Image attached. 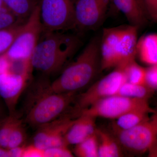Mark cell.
Masks as SVG:
<instances>
[{"mask_svg": "<svg viewBox=\"0 0 157 157\" xmlns=\"http://www.w3.org/2000/svg\"><path fill=\"white\" fill-rule=\"evenodd\" d=\"M100 37L91 39L77 58L44 90L48 93H76L94 80L101 69Z\"/></svg>", "mask_w": 157, "mask_h": 157, "instance_id": "obj_1", "label": "cell"}, {"mask_svg": "<svg viewBox=\"0 0 157 157\" xmlns=\"http://www.w3.org/2000/svg\"><path fill=\"white\" fill-rule=\"evenodd\" d=\"M31 58L33 69L45 75L63 70L80 46L77 36L63 32L42 33Z\"/></svg>", "mask_w": 157, "mask_h": 157, "instance_id": "obj_2", "label": "cell"}, {"mask_svg": "<svg viewBox=\"0 0 157 157\" xmlns=\"http://www.w3.org/2000/svg\"><path fill=\"white\" fill-rule=\"evenodd\" d=\"M123 150L135 154L147 152L157 157V110L136 127L129 130H113Z\"/></svg>", "mask_w": 157, "mask_h": 157, "instance_id": "obj_3", "label": "cell"}, {"mask_svg": "<svg viewBox=\"0 0 157 157\" xmlns=\"http://www.w3.org/2000/svg\"><path fill=\"white\" fill-rule=\"evenodd\" d=\"M76 94L43 91L27 113L26 122L38 128L56 119L63 115L75 100Z\"/></svg>", "mask_w": 157, "mask_h": 157, "instance_id": "obj_4", "label": "cell"}, {"mask_svg": "<svg viewBox=\"0 0 157 157\" xmlns=\"http://www.w3.org/2000/svg\"><path fill=\"white\" fill-rule=\"evenodd\" d=\"M42 33L76 29L74 0H40Z\"/></svg>", "mask_w": 157, "mask_h": 157, "instance_id": "obj_5", "label": "cell"}, {"mask_svg": "<svg viewBox=\"0 0 157 157\" xmlns=\"http://www.w3.org/2000/svg\"><path fill=\"white\" fill-rule=\"evenodd\" d=\"M42 33L38 5L23 24L11 47L5 53L12 60L31 61V57Z\"/></svg>", "mask_w": 157, "mask_h": 157, "instance_id": "obj_6", "label": "cell"}, {"mask_svg": "<svg viewBox=\"0 0 157 157\" xmlns=\"http://www.w3.org/2000/svg\"><path fill=\"white\" fill-rule=\"evenodd\" d=\"M139 110H146L152 113L156 111L150 107L148 99L129 98L116 94L96 102L81 111L78 117L85 115L96 118L102 117L115 120L127 113Z\"/></svg>", "mask_w": 157, "mask_h": 157, "instance_id": "obj_7", "label": "cell"}, {"mask_svg": "<svg viewBox=\"0 0 157 157\" xmlns=\"http://www.w3.org/2000/svg\"><path fill=\"white\" fill-rule=\"evenodd\" d=\"M126 82V78L123 69L115 68L78 96L73 114L78 116L81 111L96 102L117 94L121 86Z\"/></svg>", "mask_w": 157, "mask_h": 157, "instance_id": "obj_8", "label": "cell"}, {"mask_svg": "<svg viewBox=\"0 0 157 157\" xmlns=\"http://www.w3.org/2000/svg\"><path fill=\"white\" fill-rule=\"evenodd\" d=\"M11 61L9 70L0 73V97L5 101L9 114L15 113L17 102L32 72V70L22 69Z\"/></svg>", "mask_w": 157, "mask_h": 157, "instance_id": "obj_9", "label": "cell"}, {"mask_svg": "<svg viewBox=\"0 0 157 157\" xmlns=\"http://www.w3.org/2000/svg\"><path fill=\"white\" fill-rule=\"evenodd\" d=\"M76 29L98 28L104 21L111 0H74Z\"/></svg>", "mask_w": 157, "mask_h": 157, "instance_id": "obj_10", "label": "cell"}, {"mask_svg": "<svg viewBox=\"0 0 157 157\" xmlns=\"http://www.w3.org/2000/svg\"><path fill=\"white\" fill-rule=\"evenodd\" d=\"M75 120L72 116H62L55 120L40 126L34 135L33 144L42 149L65 145V135Z\"/></svg>", "mask_w": 157, "mask_h": 157, "instance_id": "obj_11", "label": "cell"}, {"mask_svg": "<svg viewBox=\"0 0 157 157\" xmlns=\"http://www.w3.org/2000/svg\"><path fill=\"white\" fill-rule=\"evenodd\" d=\"M123 26L104 28L100 40L101 70L117 67V51Z\"/></svg>", "mask_w": 157, "mask_h": 157, "instance_id": "obj_12", "label": "cell"}, {"mask_svg": "<svg viewBox=\"0 0 157 157\" xmlns=\"http://www.w3.org/2000/svg\"><path fill=\"white\" fill-rule=\"evenodd\" d=\"M135 26H123L118 46L117 67L123 69L135 61L137 55V30Z\"/></svg>", "mask_w": 157, "mask_h": 157, "instance_id": "obj_13", "label": "cell"}, {"mask_svg": "<svg viewBox=\"0 0 157 157\" xmlns=\"http://www.w3.org/2000/svg\"><path fill=\"white\" fill-rule=\"evenodd\" d=\"M96 119L90 116L79 115L65 135V145L75 146L95 134L98 129Z\"/></svg>", "mask_w": 157, "mask_h": 157, "instance_id": "obj_14", "label": "cell"}, {"mask_svg": "<svg viewBox=\"0 0 157 157\" xmlns=\"http://www.w3.org/2000/svg\"><path fill=\"white\" fill-rule=\"evenodd\" d=\"M111 3L124 14L131 25L139 29L147 21L149 17L142 0H111Z\"/></svg>", "mask_w": 157, "mask_h": 157, "instance_id": "obj_15", "label": "cell"}, {"mask_svg": "<svg viewBox=\"0 0 157 157\" xmlns=\"http://www.w3.org/2000/svg\"><path fill=\"white\" fill-rule=\"evenodd\" d=\"M99 157H120L123 156V149L113 134L97 129Z\"/></svg>", "mask_w": 157, "mask_h": 157, "instance_id": "obj_16", "label": "cell"}, {"mask_svg": "<svg viewBox=\"0 0 157 157\" xmlns=\"http://www.w3.org/2000/svg\"><path fill=\"white\" fill-rule=\"evenodd\" d=\"M137 55L146 64L157 65V34H148L138 40Z\"/></svg>", "mask_w": 157, "mask_h": 157, "instance_id": "obj_17", "label": "cell"}, {"mask_svg": "<svg viewBox=\"0 0 157 157\" xmlns=\"http://www.w3.org/2000/svg\"><path fill=\"white\" fill-rule=\"evenodd\" d=\"M150 113H152L141 110L127 113L115 119L113 124V130L123 131L132 128L147 119Z\"/></svg>", "mask_w": 157, "mask_h": 157, "instance_id": "obj_18", "label": "cell"}, {"mask_svg": "<svg viewBox=\"0 0 157 157\" xmlns=\"http://www.w3.org/2000/svg\"><path fill=\"white\" fill-rule=\"evenodd\" d=\"M5 6L18 18L27 19L40 0H2Z\"/></svg>", "mask_w": 157, "mask_h": 157, "instance_id": "obj_19", "label": "cell"}, {"mask_svg": "<svg viewBox=\"0 0 157 157\" xmlns=\"http://www.w3.org/2000/svg\"><path fill=\"white\" fill-rule=\"evenodd\" d=\"M154 92L153 90L145 84H132L126 82L121 86L117 94L129 98L149 100Z\"/></svg>", "mask_w": 157, "mask_h": 157, "instance_id": "obj_20", "label": "cell"}, {"mask_svg": "<svg viewBox=\"0 0 157 157\" xmlns=\"http://www.w3.org/2000/svg\"><path fill=\"white\" fill-rule=\"evenodd\" d=\"M73 154L78 157H99L97 132L82 142L75 145Z\"/></svg>", "mask_w": 157, "mask_h": 157, "instance_id": "obj_21", "label": "cell"}, {"mask_svg": "<svg viewBox=\"0 0 157 157\" xmlns=\"http://www.w3.org/2000/svg\"><path fill=\"white\" fill-rule=\"evenodd\" d=\"M25 21H19L10 27L0 30V55L9 50Z\"/></svg>", "mask_w": 157, "mask_h": 157, "instance_id": "obj_22", "label": "cell"}, {"mask_svg": "<svg viewBox=\"0 0 157 157\" xmlns=\"http://www.w3.org/2000/svg\"><path fill=\"white\" fill-rule=\"evenodd\" d=\"M123 69L127 82L135 84H145L146 69L138 65L135 61Z\"/></svg>", "mask_w": 157, "mask_h": 157, "instance_id": "obj_23", "label": "cell"}, {"mask_svg": "<svg viewBox=\"0 0 157 157\" xmlns=\"http://www.w3.org/2000/svg\"><path fill=\"white\" fill-rule=\"evenodd\" d=\"M19 120L14 113L0 121V146L7 148L11 132Z\"/></svg>", "mask_w": 157, "mask_h": 157, "instance_id": "obj_24", "label": "cell"}, {"mask_svg": "<svg viewBox=\"0 0 157 157\" xmlns=\"http://www.w3.org/2000/svg\"><path fill=\"white\" fill-rule=\"evenodd\" d=\"M26 133L22 121L19 119L14 126L8 141L7 148H14L25 144Z\"/></svg>", "mask_w": 157, "mask_h": 157, "instance_id": "obj_25", "label": "cell"}, {"mask_svg": "<svg viewBox=\"0 0 157 157\" xmlns=\"http://www.w3.org/2000/svg\"><path fill=\"white\" fill-rule=\"evenodd\" d=\"M74 154L66 145L52 147L44 149V157H72Z\"/></svg>", "mask_w": 157, "mask_h": 157, "instance_id": "obj_26", "label": "cell"}, {"mask_svg": "<svg viewBox=\"0 0 157 157\" xmlns=\"http://www.w3.org/2000/svg\"><path fill=\"white\" fill-rule=\"evenodd\" d=\"M21 20H23L19 19L9 9H6L0 14V30L10 27Z\"/></svg>", "mask_w": 157, "mask_h": 157, "instance_id": "obj_27", "label": "cell"}, {"mask_svg": "<svg viewBox=\"0 0 157 157\" xmlns=\"http://www.w3.org/2000/svg\"><path fill=\"white\" fill-rule=\"evenodd\" d=\"M145 85L154 92L157 90V65L146 68Z\"/></svg>", "mask_w": 157, "mask_h": 157, "instance_id": "obj_28", "label": "cell"}, {"mask_svg": "<svg viewBox=\"0 0 157 157\" xmlns=\"http://www.w3.org/2000/svg\"><path fill=\"white\" fill-rule=\"evenodd\" d=\"M148 17L157 22V0H142Z\"/></svg>", "mask_w": 157, "mask_h": 157, "instance_id": "obj_29", "label": "cell"}, {"mask_svg": "<svg viewBox=\"0 0 157 157\" xmlns=\"http://www.w3.org/2000/svg\"><path fill=\"white\" fill-rule=\"evenodd\" d=\"M23 157H44V149L37 147L33 144L26 145Z\"/></svg>", "mask_w": 157, "mask_h": 157, "instance_id": "obj_30", "label": "cell"}, {"mask_svg": "<svg viewBox=\"0 0 157 157\" xmlns=\"http://www.w3.org/2000/svg\"><path fill=\"white\" fill-rule=\"evenodd\" d=\"M26 145H21L14 148L9 149L10 157H23Z\"/></svg>", "mask_w": 157, "mask_h": 157, "instance_id": "obj_31", "label": "cell"}, {"mask_svg": "<svg viewBox=\"0 0 157 157\" xmlns=\"http://www.w3.org/2000/svg\"><path fill=\"white\" fill-rule=\"evenodd\" d=\"M0 157H10L9 149L0 146Z\"/></svg>", "mask_w": 157, "mask_h": 157, "instance_id": "obj_32", "label": "cell"}, {"mask_svg": "<svg viewBox=\"0 0 157 157\" xmlns=\"http://www.w3.org/2000/svg\"><path fill=\"white\" fill-rule=\"evenodd\" d=\"M7 9H8V8L5 5L0 6V14Z\"/></svg>", "mask_w": 157, "mask_h": 157, "instance_id": "obj_33", "label": "cell"}, {"mask_svg": "<svg viewBox=\"0 0 157 157\" xmlns=\"http://www.w3.org/2000/svg\"><path fill=\"white\" fill-rule=\"evenodd\" d=\"M3 5H5V4L3 2L2 0H0V6H2Z\"/></svg>", "mask_w": 157, "mask_h": 157, "instance_id": "obj_34", "label": "cell"}, {"mask_svg": "<svg viewBox=\"0 0 157 157\" xmlns=\"http://www.w3.org/2000/svg\"><path fill=\"white\" fill-rule=\"evenodd\" d=\"M0 114H1V109H0Z\"/></svg>", "mask_w": 157, "mask_h": 157, "instance_id": "obj_35", "label": "cell"}]
</instances>
